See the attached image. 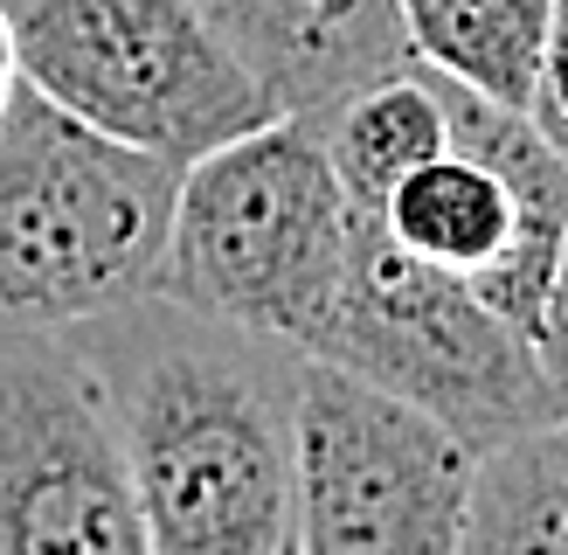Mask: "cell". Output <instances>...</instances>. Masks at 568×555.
Returning <instances> with one entry per match:
<instances>
[{
  "label": "cell",
  "mask_w": 568,
  "mask_h": 555,
  "mask_svg": "<svg viewBox=\"0 0 568 555\" xmlns=\"http://www.w3.org/2000/svg\"><path fill=\"white\" fill-rule=\"evenodd\" d=\"M104 389L153 555H292L305 347L139 292L70 326Z\"/></svg>",
  "instance_id": "cell-1"
},
{
  "label": "cell",
  "mask_w": 568,
  "mask_h": 555,
  "mask_svg": "<svg viewBox=\"0 0 568 555\" xmlns=\"http://www.w3.org/2000/svg\"><path fill=\"white\" fill-rule=\"evenodd\" d=\"M347 230L354 202L333 181L320 132L264 119L181 167L153 292L312 347L347 264Z\"/></svg>",
  "instance_id": "cell-2"
},
{
  "label": "cell",
  "mask_w": 568,
  "mask_h": 555,
  "mask_svg": "<svg viewBox=\"0 0 568 555\" xmlns=\"http://www.w3.org/2000/svg\"><path fill=\"white\" fill-rule=\"evenodd\" d=\"M181 167L70 119L42 91L0 111V320L77 326L160 285Z\"/></svg>",
  "instance_id": "cell-3"
},
{
  "label": "cell",
  "mask_w": 568,
  "mask_h": 555,
  "mask_svg": "<svg viewBox=\"0 0 568 555\" xmlns=\"http://www.w3.org/2000/svg\"><path fill=\"white\" fill-rule=\"evenodd\" d=\"M305 354L416 403L471 452H493L561 416L527 333L506 326L458 271L403 250L367 209H354L347 264Z\"/></svg>",
  "instance_id": "cell-4"
},
{
  "label": "cell",
  "mask_w": 568,
  "mask_h": 555,
  "mask_svg": "<svg viewBox=\"0 0 568 555\" xmlns=\"http://www.w3.org/2000/svg\"><path fill=\"white\" fill-rule=\"evenodd\" d=\"M0 14L28 91L139 153L187 167L271 119L194 0H0Z\"/></svg>",
  "instance_id": "cell-5"
},
{
  "label": "cell",
  "mask_w": 568,
  "mask_h": 555,
  "mask_svg": "<svg viewBox=\"0 0 568 555\" xmlns=\"http://www.w3.org/2000/svg\"><path fill=\"white\" fill-rule=\"evenodd\" d=\"M478 452L437 416L305 354L292 555H458Z\"/></svg>",
  "instance_id": "cell-6"
},
{
  "label": "cell",
  "mask_w": 568,
  "mask_h": 555,
  "mask_svg": "<svg viewBox=\"0 0 568 555\" xmlns=\"http://www.w3.org/2000/svg\"><path fill=\"white\" fill-rule=\"evenodd\" d=\"M0 555H153L70 326L0 320Z\"/></svg>",
  "instance_id": "cell-7"
},
{
  "label": "cell",
  "mask_w": 568,
  "mask_h": 555,
  "mask_svg": "<svg viewBox=\"0 0 568 555\" xmlns=\"http://www.w3.org/2000/svg\"><path fill=\"white\" fill-rule=\"evenodd\" d=\"M264 91L271 119L320 125L354 91L409 70L403 0H194Z\"/></svg>",
  "instance_id": "cell-8"
},
{
  "label": "cell",
  "mask_w": 568,
  "mask_h": 555,
  "mask_svg": "<svg viewBox=\"0 0 568 555\" xmlns=\"http://www.w3.org/2000/svg\"><path fill=\"white\" fill-rule=\"evenodd\" d=\"M403 36L416 70L527 111L548 42V0H403Z\"/></svg>",
  "instance_id": "cell-9"
},
{
  "label": "cell",
  "mask_w": 568,
  "mask_h": 555,
  "mask_svg": "<svg viewBox=\"0 0 568 555\" xmlns=\"http://www.w3.org/2000/svg\"><path fill=\"white\" fill-rule=\"evenodd\" d=\"M312 132H320V147L333 160V181L347 188L354 209H382L395 181L416 174L423 160H437L450 147L437 77L416 70V63L382 77V83H367V91H354L347 104H333Z\"/></svg>",
  "instance_id": "cell-10"
},
{
  "label": "cell",
  "mask_w": 568,
  "mask_h": 555,
  "mask_svg": "<svg viewBox=\"0 0 568 555\" xmlns=\"http://www.w3.org/2000/svg\"><path fill=\"white\" fill-rule=\"evenodd\" d=\"M458 555H568V444L555 424L478 452Z\"/></svg>",
  "instance_id": "cell-11"
},
{
  "label": "cell",
  "mask_w": 568,
  "mask_h": 555,
  "mask_svg": "<svg viewBox=\"0 0 568 555\" xmlns=\"http://www.w3.org/2000/svg\"><path fill=\"white\" fill-rule=\"evenodd\" d=\"M527 119L568 160V0H548V42H541V77H534Z\"/></svg>",
  "instance_id": "cell-12"
},
{
  "label": "cell",
  "mask_w": 568,
  "mask_h": 555,
  "mask_svg": "<svg viewBox=\"0 0 568 555\" xmlns=\"http://www.w3.org/2000/svg\"><path fill=\"white\" fill-rule=\"evenodd\" d=\"M534 354H541V369H548L555 403L568 410V243H561L555 285H548V305H541V333H534Z\"/></svg>",
  "instance_id": "cell-13"
},
{
  "label": "cell",
  "mask_w": 568,
  "mask_h": 555,
  "mask_svg": "<svg viewBox=\"0 0 568 555\" xmlns=\"http://www.w3.org/2000/svg\"><path fill=\"white\" fill-rule=\"evenodd\" d=\"M14 91H21V56H14V28H8V14H0V111L14 104Z\"/></svg>",
  "instance_id": "cell-14"
},
{
  "label": "cell",
  "mask_w": 568,
  "mask_h": 555,
  "mask_svg": "<svg viewBox=\"0 0 568 555\" xmlns=\"http://www.w3.org/2000/svg\"><path fill=\"white\" fill-rule=\"evenodd\" d=\"M555 431H561V444H568V410H561V416H555Z\"/></svg>",
  "instance_id": "cell-15"
}]
</instances>
